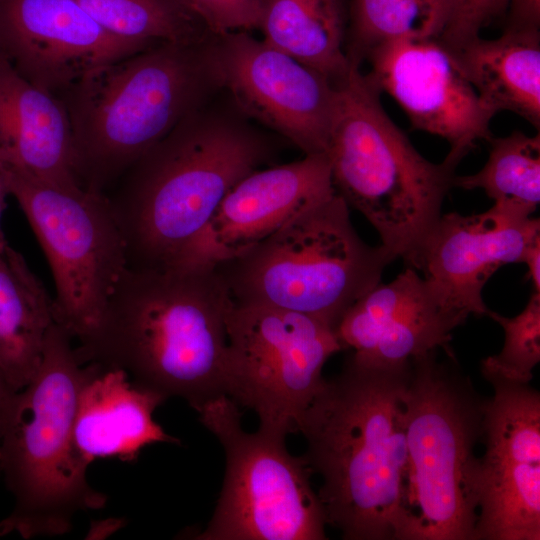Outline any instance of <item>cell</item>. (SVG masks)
<instances>
[{
	"instance_id": "1",
	"label": "cell",
	"mask_w": 540,
	"mask_h": 540,
	"mask_svg": "<svg viewBox=\"0 0 540 540\" xmlns=\"http://www.w3.org/2000/svg\"><path fill=\"white\" fill-rule=\"evenodd\" d=\"M233 304L215 264L127 268L75 352L81 364L121 369L137 386L197 411L226 395Z\"/></svg>"
},
{
	"instance_id": "2",
	"label": "cell",
	"mask_w": 540,
	"mask_h": 540,
	"mask_svg": "<svg viewBox=\"0 0 540 540\" xmlns=\"http://www.w3.org/2000/svg\"><path fill=\"white\" fill-rule=\"evenodd\" d=\"M410 362L375 365L350 355L299 422L303 457L322 479L327 524L345 540H401Z\"/></svg>"
},
{
	"instance_id": "3",
	"label": "cell",
	"mask_w": 540,
	"mask_h": 540,
	"mask_svg": "<svg viewBox=\"0 0 540 540\" xmlns=\"http://www.w3.org/2000/svg\"><path fill=\"white\" fill-rule=\"evenodd\" d=\"M275 146L236 108L210 100L136 160L107 194L128 268L181 261L241 178L269 163Z\"/></svg>"
},
{
	"instance_id": "4",
	"label": "cell",
	"mask_w": 540,
	"mask_h": 540,
	"mask_svg": "<svg viewBox=\"0 0 540 540\" xmlns=\"http://www.w3.org/2000/svg\"><path fill=\"white\" fill-rule=\"evenodd\" d=\"M219 90L212 33L160 42L88 73L60 98L80 187L107 196L136 160Z\"/></svg>"
},
{
	"instance_id": "5",
	"label": "cell",
	"mask_w": 540,
	"mask_h": 540,
	"mask_svg": "<svg viewBox=\"0 0 540 540\" xmlns=\"http://www.w3.org/2000/svg\"><path fill=\"white\" fill-rule=\"evenodd\" d=\"M335 87L326 150L335 193L372 224L381 245L415 269L459 162L423 157L386 113L359 64L351 62Z\"/></svg>"
},
{
	"instance_id": "6",
	"label": "cell",
	"mask_w": 540,
	"mask_h": 540,
	"mask_svg": "<svg viewBox=\"0 0 540 540\" xmlns=\"http://www.w3.org/2000/svg\"><path fill=\"white\" fill-rule=\"evenodd\" d=\"M73 337L55 321L40 363L18 391L0 437V473L13 496L0 536H59L80 511L105 506L107 497L87 480L88 464L74 444L78 397L89 367L77 358Z\"/></svg>"
},
{
	"instance_id": "7",
	"label": "cell",
	"mask_w": 540,
	"mask_h": 540,
	"mask_svg": "<svg viewBox=\"0 0 540 540\" xmlns=\"http://www.w3.org/2000/svg\"><path fill=\"white\" fill-rule=\"evenodd\" d=\"M439 350L410 362L401 540H474L486 399Z\"/></svg>"
},
{
	"instance_id": "8",
	"label": "cell",
	"mask_w": 540,
	"mask_h": 540,
	"mask_svg": "<svg viewBox=\"0 0 540 540\" xmlns=\"http://www.w3.org/2000/svg\"><path fill=\"white\" fill-rule=\"evenodd\" d=\"M336 193L245 252L217 262L234 303L302 313L335 329L396 257L356 232Z\"/></svg>"
},
{
	"instance_id": "9",
	"label": "cell",
	"mask_w": 540,
	"mask_h": 540,
	"mask_svg": "<svg viewBox=\"0 0 540 540\" xmlns=\"http://www.w3.org/2000/svg\"><path fill=\"white\" fill-rule=\"evenodd\" d=\"M221 443L225 475L213 516L199 540H324V508L311 485L305 458L285 437L246 432L239 407L226 395L197 410Z\"/></svg>"
},
{
	"instance_id": "10",
	"label": "cell",
	"mask_w": 540,
	"mask_h": 540,
	"mask_svg": "<svg viewBox=\"0 0 540 540\" xmlns=\"http://www.w3.org/2000/svg\"><path fill=\"white\" fill-rule=\"evenodd\" d=\"M45 253L55 284L54 321L79 340L98 323L128 268L126 244L106 196L43 182L0 164Z\"/></svg>"
},
{
	"instance_id": "11",
	"label": "cell",
	"mask_w": 540,
	"mask_h": 540,
	"mask_svg": "<svg viewBox=\"0 0 540 540\" xmlns=\"http://www.w3.org/2000/svg\"><path fill=\"white\" fill-rule=\"evenodd\" d=\"M227 336L226 395L255 412L259 429L285 438L298 432L323 387L325 363L343 350L334 329L302 313L234 303Z\"/></svg>"
},
{
	"instance_id": "12",
	"label": "cell",
	"mask_w": 540,
	"mask_h": 540,
	"mask_svg": "<svg viewBox=\"0 0 540 540\" xmlns=\"http://www.w3.org/2000/svg\"><path fill=\"white\" fill-rule=\"evenodd\" d=\"M486 399L474 540L540 539V393L530 383L483 376Z\"/></svg>"
},
{
	"instance_id": "13",
	"label": "cell",
	"mask_w": 540,
	"mask_h": 540,
	"mask_svg": "<svg viewBox=\"0 0 540 540\" xmlns=\"http://www.w3.org/2000/svg\"><path fill=\"white\" fill-rule=\"evenodd\" d=\"M222 90L236 108L305 155L326 154L335 83L247 31L214 34Z\"/></svg>"
},
{
	"instance_id": "14",
	"label": "cell",
	"mask_w": 540,
	"mask_h": 540,
	"mask_svg": "<svg viewBox=\"0 0 540 540\" xmlns=\"http://www.w3.org/2000/svg\"><path fill=\"white\" fill-rule=\"evenodd\" d=\"M368 81L391 96L414 129L446 140V157L461 160L493 135L496 112L486 105L436 39H397L371 50Z\"/></svg>"
},
{
	"instance_id": "15",
	"label": "cell",
	"mask_w": 540,
	"mask_h": 540,
	"mask_svg": "<svg viewBox=\"0 0 540 540\" xmlns=\"http://www.w3.org/2000/svg\"><path fill=\"white\" fill-rule=\"evenodd\" d=\"M150 46L109 33L75 0H0V54L58 99L91 71Z\"/></svg>"
},
{
	"instance_id": "16",
	"label": "cell",
	"mask_w": 540,
	"mask_h": 540,
	"mask_svg": "<svg viewBox=\"0 0 540 540\" xmlns=\"http://www.w3.org/2000/svg\"><path fill=\"white\" fill-rule=\"evenodd\" d=\"M468 317L409 267L359 298L334 331L343 350L351 349L354 359L395 365L435 350L452 353V331Z\"/></svg>"
},
{
	"instance_id": "17",
	"label": "cell",
	"mask_w": 540,
	"mask_h": 540,
	"mask_svg": "<svg viewBox=\"0 0 540 540\" xmlns=\"http://www.w3.org/2000/svg\"><path fill=\"white\" fill-rule=\"evenodd\" d=\"M335 190L326 154L257 169L226 193L203 232L178 264L235 257L266 239Z\"/></svg>"
},
{
	"instance_id": "18",
	"label": "cell",
	"mask_w": 540,
	"mask_h": 540,
	"mask_svg": "<svg viewBox=\"0 0 540 540\" xmlns=\"http://www.w3.org/2000/svg\"><path fill=\"white\" fill-rule=\"evenodd\" d=\"M540 238L538 218L493 205L473 215L442 214L425 240L415 265L453 306L468 315L488 312L482 291L503 265L523 263Z\"/></svg>"
},
{
	"instance_id": "19",
	"label": "cell",
	"mask_w": 540,
	"mask_h": 540,
	"mask_svg": "<svg viewBox=\"0 0 540 540\" xmlns=\"http://www.w3.org/2000/svg\"><path fill=\"white\" fill-rule=\"evenodd\" d=\"M0 164L61 188L82 189L64 104L28 82L1 54Z\"/></svg>"
},
{
	"instance_id": "20",
	"label": "cell",
	"mask_w": 540,
	"mask_h": 540,
	"mask_svg": "<svg viewBox=\"0 0 540 540\" xmlns=\"http://www.w3.org/2000/svg\"><path fill=\"white\" fill-rule=\"evenodd\" d=\"M87 365L73 436L77 453L88 465L99 458L133 461L148 445L180 443L153 419L164 396L137 386L121 369Z\"/></svg>"
},
{
	"instance_id": "21",
	"label": "cell",
	"mask_w": 540,
	"mask_h": 540,
	"mask_svg": "<svg viewBox=\"0 0 540 540\" xmlns=\"http://www.w3.org/2000/svg\"><path fill=\"white\" fill-rule=\"evenodd\" d=\"M445 47V46H444ZM482 101L540 128V32L503 30L447 48Z\"/></svg>"
},
{
	"instance_id": "22",
	"label": "cell",
	"mask_w": 540,
	"mask_h": 540,
	"mask_svg": "<svg viewBox=\"0 0 540 540\" xmlns=\"http://www.w3.org/2000/svg\"><path fill=\"white\" fill-rule=\"evenodd\" d=\"M54 322L53 298L21 253L0 252V368L16 391L30 381Z\"/></svg>"
},
{
	"instance_id": "23",
	"label": "cell",
	"mask_w": 540,
	"mask_h": 540,
	"mask_svg": "<svg viewBox=\"0 0 540 540\" xmlns=\"http://www.w3.org/2000/svg\"><path fill=\"white\" fill-rule=\"evenodd\" d=\"M349 0H263V41L336 83L348 72Z\"/></svg>"
},
{
	"instance_id": "24",
	"label": "cell",
	"mask_w": 540,
	"mask_h": 540,
	"mask_svg": "<svg viewBox=\"0 0 540 540\" xmlns=\"http://www.w3.org/2000/svg\"><path fill=\"white\" fill-rule=\"evenodd\" d=\"M488 142L489 156L482 169L455 176L453 187L482 189L493 205L531 216L540 202V133L514 131Z\"/></svg>"
},
{
	"instance_id": "25",
	"label": "cell",
	"mask_w": 540,
	"mask_h": 540,
	"mask_svg": "<svg viewBox=\"0 0 540 540\" xmlns=\"http://www.w3.org/2000/svg\"><path fill=\"white\" fill-rule=\"evenodd\" d=\"M448 14L447 0H349L346 54L361 64L388 41L438 39Z\"/></svg>"
},
{
	"instance_id": "26",
	"label": "cell",
	"mask_w": 540,
	"mask_h": 540,
	"mask_svg": "<svg viewBox=\"0 0 540 540\" xmlns=\"http://www.w3.org/2000/svg\"><path fill=\"white\" fill-rule=\"evenodd\" d=\"M109 33L154 45L195 42L210 31L177 0H75Z\"/></svg>"
},
{
	"instance_id": "27",
	"label": "cell",
	"mask_w": 540,
	"mask_h": 540,
	"mask_svg": "<svg viewBox=\"0 0 540 540\" xmlns=\"http://www.w3.org/2000/svg\"><path fill=\"white\" fill-rule=\"evenodd\" d=\"M486 315L502 327L504 343L498 354L481 361L482 375L530 383L533 369L540 362V292L534 291L522 312L514 317L491 310Z\"/></svg>"
},
{
	"instance_id": "28",
	"label": "cell",
	"mask_w": 540,
	"mask_h": 540,
	"mask_svg": "<svg viewBox=\"0 0 540 540\" xmlns=\"http://www.w3.org/2000/svg\"><path fill=\"white\" fill-rule=\"evenodd\" d=\"M177 1L215 35L259 28L263 0Z\"/></svg>"
},
{
	"instance_id": "29",
	"label": "cell",
	"mask_w": 540,
	"mask_h": 540,
	"mask_svg": "<svg viewBox=\"0 0 540 540\" xmlns=\"http://www.w3.org/2000/svg\"><path fill=\"white\" fill-rule=\"evenodd\" d=\"M447 1V20L437 40L451 48L480 36L483 28L505 14L508 0Z\"/></svg>"
},
{
	"instance_id": "30",
	"label": "cell",
	"mask_w": 540,
	"mask_h": 540,
	"mask_svg": "<svg viewBox=\"0 0 540 540\" xmlns=\"http://www.w3.org/2000/svg\"><path fill=\"white\" fill-rule=\"evenodd\" d=\"M504 30L540 32V0H508Z\"/></svg>"
},
{
	"instance_id": "31",
	"label": "cell",
	"mask_w": 540,
	"mask_h": 540,
	"mask_svg": "<svg viewBox=\"0 0 540 540\" xmlns=\"http://www.w3.org/2000/svg\"><path fill=\"white\" fill-rule=\"evenodd\" d=\"M17 393L10 386L0 368V437L13 412Z\"/></svg>"
},
{
	"instance_id": "32",
	"label": "cell",
	"mask_w": 540,
	"mask_h": 540,
	"mask_svg": "<svg viewBox=\"0 0 540 540\" xmlns=\"http://www.w3.org/2000/svg\"><path fill=\"white\" fill-rule=\"evenodd\" d=\"M523 263L528 267L529 278L532 280L534 291L540 292V238L529 246Z\"/></svg>"
},
{
	"instance_id": "33",
	"label": "cell",
	"mask_w": 540,
	"mask_h": 540,
	"mask_svg": "<svg viewBox=\"0 0 540 540\" xmlns=\"http://www.w3.org/2000/svg\"><path fill=\"white\" fill-rule=\"evenodd\" d=\"M8 195L5 183L3 181L2 175L0 173V252H2L8 245L2 227H1V216L6 206V196Z\"/></svg>"
}]
</instances>
